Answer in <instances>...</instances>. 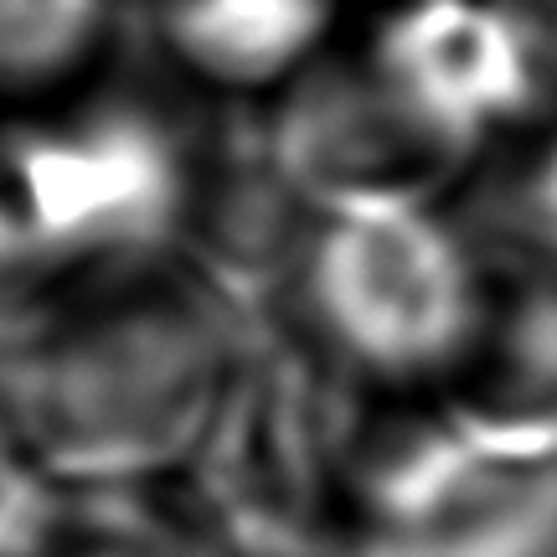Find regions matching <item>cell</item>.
<instances>
[{
    "label": "cell",
    "instance_id": "277c9868",
    "mask_svg": "<svg viewBox=\"0 0 557 557\" xmlns=\"http://www.w3.org/2000/svg\"><path fill=\"white\" fill-rule=\"evenodd\" d=\"M485 248L449 212L315 218L284 310L299 336L361 393L429 398L480 299Z\"/></svg>",
    "mask_w": 557,
    "mask_h": 557
},
{
    "label": "cell",
    "instance_id": "8992f818",
    "mask_svg": "<svg viewBox=\"0 0 557 557\" xmlns=\"http://www.w3.org/2000/svg\"><path fill=\"white\" fill-rule=\"evenodd\" d=\"M351 557H557V470L485 459L429 398L367 393Z\"/></svg>",
    "mask_w": 557,
    "mask_h": 557
},
{
    "label": "cell",
    "instance_id": "52a82bcc",
    "mask_svg": "<svg viewBox=\"0 0 557 557\" xmlns=\"http://www.w3.org/2000/svg\"><path fill=\"white\" fill-rule=\"evenodd\" d=\"M372 58L455 135L506 150L557 103L547 0H393L357 26Z\"/></svg>",
    "mask_w": 557,
    "mask_h": 557
},
{
    "label": "cell",
    "instance_id": "4fadbf2b",
    "mask_svg": "<svg viewBox=\"0 0 557 557\" xmlns=\"http://www.w3.org/2000/svg\"><path fill=\"white\" fill-rule=\"evenodd\" d=\"M73 491L26 455L11 429H0V557H41L47 542L58 537L62 511Z\"/></svg>",
    "mask_w": 557,
    "mask_h": 557
},
{
    "label": "cell",
    "instance_id": "7c38bea8",
    "mask_svg": "<svg viewBox=\"0 0 557 557\" xmlns=\"http://www.w3.org/2000/svg\"><path fill=\"white\" fill-rule=\"evenodd\" d=\"M41 557H227L191 511L145 491H78Z\"/></svg>",
    "mask_w": 557,
    "mask_h": 557
},
{
    "label": "cell",
    "instance_id": "ba28073f",
    "mask_svg": "<svg viewBox=\"0 0 557 557\" xmlns=\"http://www.w3.org/2000/svg\"><path fill=\"white\" fill-rule=\"evenodd\" d=\"M310 227L315 212L284 176L263 109L191 99L181 269H191L248 325H269L284 310Z\"/></svg>",
    "mask_w": 557,
    "mask_h": 557
},
{
    "label": "cell",
    "instance_id": "9c48e42d",
    "mask_svg": "<svg viewBox=\"0 0 557 557\" xmlns=\"http://www.w3.org/2000/svg\"><path fill=\"white\" fill-rule=\"evenodd\" d=\"M480 248L475 315L429 403L485 459L557 470V263L491 233Z\"/></svg>",
    "mask_w": 557,
    "mask_h": 557
},
{
    "label": "cell",
    "instance_id": "3957f363",
    "mask_svg": "<svg viewBox=\"0 0 557 557\" xmlns=\"http://www.w3.org/2000/svg\"><path fill=\"white\" fill-rule=\"evenodd\" d=\"M191 109L109 78L78 99L0 120V201L58 278L176 259Z\"/></svg>",
    "mask_w": 557,
    "mask_h": 557
},
{
    "label": "cell",
    "instance_id": "5b68a950",
    "mask_svg": "<svg viewBox=\"0 0 557 557\" xmlns=\"http://www.w3.org/2000/svg\"><path fill=\"white\" fill-rule=\"evenodd\" d=\"M269 145L315 218L449 212L485 150L403 88L351 26L325 58L263 103Z\"/></svg>",
    "mask_w": 557,
    "mask_h": 557
},
{
    "label": "cell",
    "instance_id": "7a4b0ae2",
    "mask_svg": "<svg viewBox=\"0 0 557 557\" xmlns=\"http://www.w3.org/2000/svg\"><path fill=\"white\" fill-rule=\"evenodd\" d=\"M367 393L259 325L218 423L191 459V517L227 557H351Z\"/></svg>",
    "mask_w": 557,
    "mask_h": 557
},
{
    "label": "cell",
    "instance_id": "6da1fadb",
    "mask_svg": "<svg viewBox=\"0 0 557 557\" xmlns=\"http://www.w3.org/2000/svg\"><path fill=\"white\" fill-rule=\"evenodd\" d=\"M259 325L176 259L62 278L0 346V429L62 491L186 475Z\"/></svg>",
    "mask_w": 557,
    "mask_h": 557
},
{
    "label": "cell",
    "instance_id": "30bf717a",
    "mask_svg": "<svg viewBox=\"0 0 557 557\" xmlns=\"http://www.w3.org/2000/svg\"><path fill=\"white\" fill-rule=\"evenodd\" d=\"M191 99L263 109L346 32L351 0H129Z\"/></svg>",
    "mask_w": 557,
    "mask_h": 557
},
{
    "label": "cell",
    "instance_id": "5bb4252c",
    "mask_svg": "<svg viewBox=\"0 0 557 557\" xmlns=\"http://www.w3.org/2000/svg\"><path fill=\"white\" fill-rule=\"evenodd\" d=\"M58 284H62L58 269L41 259L37 243L26 238V227L0 201V346L37 315Z\"/></svg>",
    "mask_w": 557,
    "mask_h": 557
},
{
    "label": "cell",
    "instance_id": "8fae6325",
    "mask_svg": "<svg viewBox=\"0 0 557 557\" xmlns=\"http://www.w3.org/2000/svg\"><path fill=\"white\" fill-rule=\"evenodd\" d=\"M129 0H0V120L41 114L114 78Z\"/></svg>",
    "mask_w": 557,
    "mask_h": 557
},
{
    "label": "cell",
    "instance_id": "9a60e30c",
    "mask_svg": "<svg viewBox=\"0 0 557 557\" xmlns=\"http://www.w3.org/2000/svg\"><path fill=\"white\" fill-rule=\"evenodd\" d=\"M372 5H393V0H372Z\"/></svg>",
    "mask_w": 557,
    "mask_h": 557
},
{
    "label": "cell",
    "instance_id": "2e32d148",
    "mask_svg": "<svg viewBox=\"0 0 557 557\" xmlns=\"http://www.w3.org/2000/svg\"><path fill=\"white\" fill-rule=\"evenodd\" d=\"M547 5H553V11H557V0H547Z\"/></svg>",
    "mask_w": 557,
    "mask_h": 557
}]
</instances>
